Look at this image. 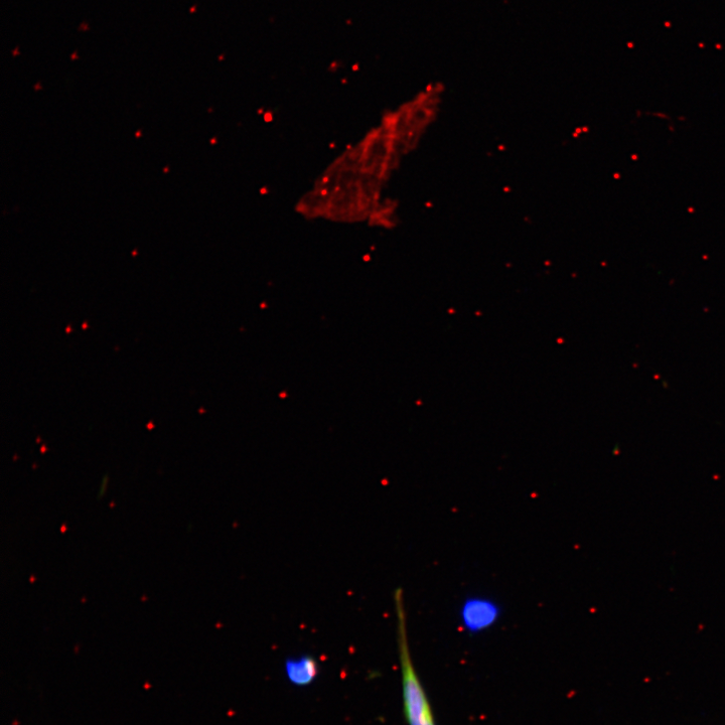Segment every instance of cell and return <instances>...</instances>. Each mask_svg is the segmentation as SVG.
<instances>
[{"label": "cell", "mask_w": 725, "mask_h": 725, "mask_svg": "<svg viewBox=\"0 0 725 725\" xmlns=\"http://www.w3.org/2000/svg\"><path fill=\"white\" fill-rule=\"evenodd\" d=\"M404 717L408 725H437L410 653L403 590L394 592Z\"/></svg>", "instance_id": "cell-1"}, {"label": "cell", "mask_w": 725, "mask_h": 725, "mask_svg": "<svg viewBox=\"0 0 725 725\" xmlns=\"http://www.w3.org/2000/svg\"><path fill=\"white\" fill-rule=\"evenodd\" d=\"M502 607L492 598L472 596L465 599L459 611L462 628L471 635L482 634L501 620Z\"/></svg>", "instance_id": "cell-2"}, {"label": "cell", "mask_w": 725, "mask_h": 725, "mask_svg": "<svg viewBox=\"0 0 725 725\" xmlns=\"http://www.w3.org/2000/svg\"><path fill=\"white\" fill-rule=\"evenodd\" d=\"M286 678L296 686L305 687L313 684L321 671L320 664L311 655L287 658L284 663Z\"/></svg>", "instance_id": "cell-3"}]
</instances>
